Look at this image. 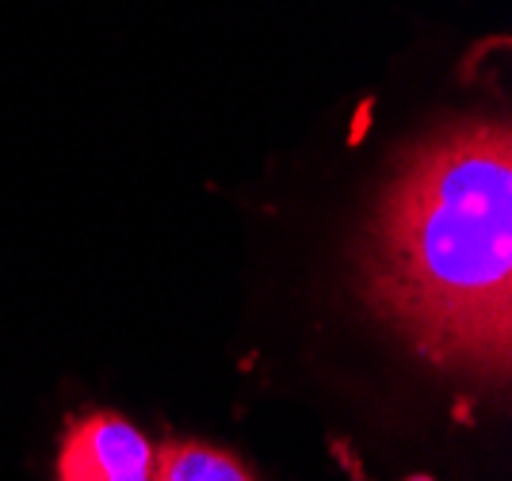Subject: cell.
<instances>
[{
    "label": "cell",
    "instance_id": "cell-1",
    "mask_svg": "<svg viewBox=\"0 0 512 481\" xmlns=\"http://www.w3.org/2000/svg\"><path fill=\"white\" fill-rule=\"evenodd\" d=\"M367 294L440 363L505 378L512 352V134L448 126L406 161L371 226Z\"/></svg>",
    "mask_w": 512,
    "mask_h": 481
},
{
    "label": "cell",
    "instance_id": "cell-2",
    "mask_svg": "<svg viewBox=\"0 0 512 481\" xmlns=\"http://www.w3.org/2000/svg\"><path fill=\"white\" fill-rule=\"evenodd\" d=\"M157 451L127 417L92 413L69 428L58 455V481H153Z\"/></svg>",
    "mask_w": 512,
    "mask_h": 481
},
{
    "label": "cell",
    "instance_id": "cell-3",
    "mask_svg": "<svg viewBox=\"0 0 512 481\" xmlns=\"http://www.w3.org/2000/svg\"><path fill=\"white\" fill-rule=\"evenodd\" d=\"M153 481H256L253 470L245 462L211 447V443L195 440H172L157 451V466H153Z\"/></svg>",
    "mask_w": 512,
    "mask_h": 481
},
{
    "label": "cell",
    "instance_id": "cell-4",
    "mask_svg": "<svg viewBox=\"0 0 512 481\" xmlns=\"http://www.w3.org/2000/svg\"><path fill=\"white\" fill-rule=\"evenodd\" d=\"M409 481H432V478H428V474H413Z\"/></svg>",
    "mask_w": 512,
    "mask_h": 481
}]
</instances>
